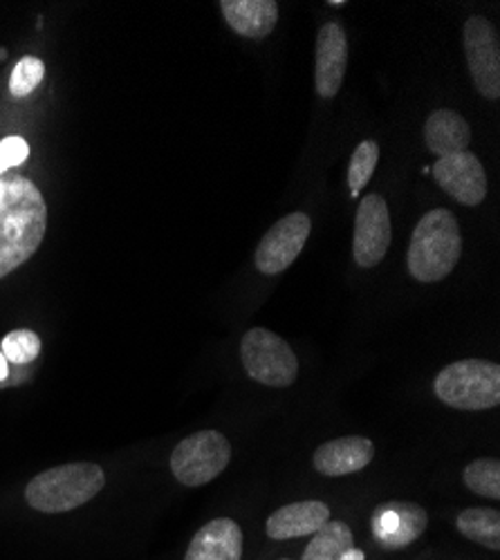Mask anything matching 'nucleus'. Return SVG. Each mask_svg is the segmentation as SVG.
<instances>
[{
  "instance_id": "f257e3e1",
  "label": "nucleus",
  "mask_w": 500,
  "mask_h": 560,
  "mask_svg": "<svg viewBox=\"0 0 500 560\" xmlns=\"http://www.w3.org/2000/svg\"><path fill=\"white\" fill-rule=\"evenodd\" d=\"M48 231V205L38 186L16 173L0 175V278L25 265Z\"/></svg>"
},
{
  "instance_id": "f03ea898",
  "label": "nucleus",
  "mask_w": 500,
  "mask_h": 560,
  "mask_svg": "<svg viewBox=\"0 0 500 560\" xmlns=\"http://www.w3.org/2000/svg\"><path fill=\"white\" fill-rule=\"evenodd\" d=\"M461 254L463 236L456 215L449 209H433L418 222L406 262L420 283H438L456 269Z\"/></svg>"
},
{
  "instance_id": "7ed1b4c3",
  "label": "nucleus",
  "mask_w": 500,
  "mask_h": 560,
  "mask_svg": "<svg viewBox=\"0 0 500 560\" xmlns=\"http://www.w3.org/2000/svg\"><path fill=\"white\" fill-rule=\"evenodd\" d=\"M106 485L100 464L72 462L48 469L30 480L25 500L40 513H66L93 500Z\"/></svg>"
},
{
  "instance_id": "20e7f679",
  "label": "nucleus",
  "mask_w": 500,
  "mask_h": 560,
  "mask_svg": "<svg viewBox=\"0 0 500 560\" xmlns=\"http://www.w3.org/2000/svg\"><path fill=\"white\" fill-rule=\"evenodd\" d=\"M438 399L456 410H487L500 404V365L485 359L456 361L438 372Z\"/></svg>"
},
{
  "instance_id": "39448f33",
  "label": "nucleus",
  "mask_w": 500,
  "mask_h": 560,
  "mask_svg": "<svg viewBox=\"0 0 500 560\" xmlns=\"http://www.w3.org/2000/svg\"><path fill=\"white\" fill-rule=\"evenodd\" d=\"M241 361L249 380L269 388H288L299 377V359L290 343L265 328L243 337Z\"/></svg>"
},
{
  "instance_id": "423d86ee",
  "label": "nucleus",
  "mask_w": 500,
  "mask_h": 560,
  "mask_svg": "<svg viewBox=\"0 0 500 560\" xmlns=\"http://www.w3.org/2000/svg\"><path fill=\"white\" fill-rule=\"evenodd\" d=\"M232 459V444L218 431H200L182 440L171 453V474L185 487H205Z\"/></svg>"
},
{
  "instance_id": "0eeeda50",
  "label": "nucleus",
  "mask_w": 500,
  "mask_h": 560,
  "mask_svg": "<svg viewBox=\"0 0 500 560\" xmlns=\"http://www.w3.org/2000/svg\"><path fill=\"white\" fill-rule=\"evenodd\" d=\"M465 55L476 90L485 100L500 97V38L498 30L482 16L467 19L463 27Z\"/></svg>"
},
{
  "instance_id": "6e6552de",
  "label": "nucleus",
  "mask_w": 500,
  "mask_h": 560,
  "mask_svg": "<svg viewBox=\"0 0 500 560\" xmlns=\"http://www.w3.org/2000/svg\"><path fill=\"white\" fill-rule=\"evenodd\" d=\"M393 226L388 205L380 194H369L361 198L354 218V241L352 254L359 267L371 269L380 265L391 247Z\"/></svg>"
},
{
  "instance_id": "1a4fd4ad",
  "label": "nucleus",
  "mask_w": 500,
  "mask_h": 560,
  "mask_svg": "<svg viewBox=\"0 0 500 560\" xmlns=\"http://www.w3.org/2000/svg\"><path fill=\"white\" fill-rule=\"evenodd\" d=\"M310 231L312 222L303 211H294L281 218L265 233L254 254L256 269L265 276H277L286 271L303 252Z\"/></svg>"
},
{
  "instance_id": "9d476101",
  "label": "nucleus",
  "mask_w": 500,
  "mask_h": 560,
  "mask_svg": "<svg viewBox=\"0 0 500 560\" xmlns=\"http://www.w3.org/2000/svg\"><path fill=\"white\" fill-rule=\"evenodd\" d=\"M429 525V513L425 506L406 500L382 502L371 518L373 538L384 549H404L414 545Z\"/></svg>"
},
{
  "instance_id": "9b49d317",
  "label": "nucleus",
  "mask_w": 500,
  "mask_h": 560,
  "mask_svg": "<svg viewBox=\"0 0 500 560\" xmlns=\"http://www.w3.org/2000/svg\"><path fill=\"white\" fill-rule=\"evenodd\" d=\"M431 168L442 191L461 205L478 207L487 198V173L474 153L463 151L438 158Z\"/></svg>"
},
{
  "instance_id": "f8f14e48",
  "label": "nucleus",
  "mask_w": 500,
  "mask_h": 560,
  "mask_svg": "<svg viewBox=\"0 0 500 560\" xmlns=\"http://www.w3.org/2000/svg\"><path fill=\"white\" fill-rule=\"evenodd\" d=\"M348 68V38L339 23H326L316 36V92L324 100L339 95Z\"/></svg>"
},
{
  "instance_id": "ddd939ff",
  "label": "nucleus",
  "mask_w": 500,
  "mask_h": 560,
  "mask_svg": "<svg viewBox=\"0 0 500 560\" xmlns=\"http://www.w3.org/2000/svg\"><path fill=\"white\" fill-rule=\"evenodd\" d=\"M375 457V444L369 438L361 435H348V438H337L319 448L314 451V469L322 476L328 478H339V476H350L359 474L361 469L373 462Z\"/></svg>"
},
{
  "instance_id": "4468645a",
  "label": "nucleus",
  "mask_w": 500,
  "mask_h": 560,
  "mask_svg": "<svg viewBox=\"0 0 500 560\" xmlns=\"http://www.w3.org/2000/svg\"><path fill=\"white\" fill-rule=\"evenodd\" d=\"M330 523V509L322 500H303L277 509L267 518V536L271 540H292L319 532Z\"/></svg>"
},
{
  "instance_id": "2eb2a0df",
  "label": "nucleus",
  "mask_w": 500,
  "mask_h": 560,
  "mask_svg": "<svg viewBox=\"0 0 500 560\" xmlns=\"http://www.w3.org/2000/svg\"><path fill=\"white\" fill-rule=\"evenodd\" d=\"M243 529L232 518H216L191 538L185 560H241Z\"/></svg>"
},
{
  "instance_id": "dca6fc26",
  "label": "nucleus",
  "mask_w": 500,
  "mask_h": 560,
  "mask_svg": "<svg viewBox=\"0 0 500 560\" xmlns=\"http://www.w3.org/2000/svg\"><path fill=\"white\" fill-rule=\"evenodd\" d=\"M222 16L236 34L265 38L277 27L279 5L275 0H220Z\"/></svg>"
},
{
  "instance_id": "f3484780",
  "label": "nucleus",
  "mask_w": 500,
  "mask_h": 560,
  "mask_svg": "<svg viewBox=\"0 0 500 560\" xmlns=\"http://www.w3.org/2000/svg\"><path fill=\"white\" fill-rule=\"evenodd\" d=\"M425 139L431 153H435L438 158H446L469 149L472 128L467 119L456 110H435L427 119Z\"/></svg>"
},
{
  "instance_id": "a211bd4d",
  "label": "nucleus",
  "mask_w": 500,
  "mask_h": 560,
  "mask_svg": "<svg viewBox=\"0 0 500 560\" xmlns=\"http://www.w3.org/2000/svg\"><path fill=\"white\" fill-rule=\"evenodd\" d=\"M354 547V536L346 523L330 521L312 534L301 560H341Z\"/></svg>"
},
{
  "instance_id": "6ab92c4d",
  "label": "nucleus",
  "mask_w": 500,
  "mask_h": 560,
  "mask_svg": "<svg viewBox=\"0 0 500 560\" xmlns=\"http://www.w3.org/2000/svg\"><path fill=\"white\" fill-rule=\"evenodd\" d=\"M458 532L482 547L500 549V513L498 509H485V506H472L458 513L456 518Z\"/></svg>"
},
{
  "instance_id": "aec40b11",
  "label": "nucleus",
  "mask_w": 500,
  "mask_h": 560,
  "mask_svg": "<svg viewBox=\"0 0 500 560\" xmlns=\"http://www.w3.org/2000/svg\"><path fill=\"white\" fill-rule=\"evenodd\" d=\"M377 162H380V144L375 139H363V142L354 149L348 166V186H350L352 198H359L363 186H367L369 179L373 177Z\"/></svg>"
},
{
  "instance_id": "412c9836",
  "label": "nucleus",
  "mask_w": 500,
  "mask_h": 560,
  "mask_svg": "<svg viewBox=\"0 0 500 560\" xmlns=\"http://www.w3.org/2000/svg\"><path fill=\"white\" fill-rule=\"evenodd\" d=\"M463 480L469 491L482 498L498 500L500 498V462L493 457L474 459L465 469Z\"/></svg>"
},
{
  "instance_id": "4be33fe9",
  "label": "nucleus",
  "mask_w": 500,
  "mask_h": 560,
  "mask_svg": "<svg viewBox=\"0 0 500 560\" xmlns=\"http://www.w3.org/2000/svg\"><path fill=\"white\" fill-rule=\"evenodd\" d=\"M45 74V66L40 59L36 57H23L10 77V95L14 100H23L30 97L32 92L38 88V83L43 81Z\"/></svg>"
},
{
  "instance_id": "5701e85b",
  "label": "nucleus",
  "mask_w": 500,
  "mask_h": 560,
  "mask_svg": "<svg viewBox=\"0 0 500 560\" xmlns=\"http://www.w3.org/2000/svg\"><path fill=\"white\" fill-rule=\"evenodd\" d=\"M0 348H3L0 352H3L8 363L27 365L40 354V339L32 330H14L3 339Z\"/></svg>"
},
{
  "instance_id": "b1692460",
  "label": "nucleus",
  "mask_w": 500,
  "mask_h": 560,
  "mask_svg": "<svg viewBox=\"0 0 500 560\" xmlns=\"http://www.w3.org/2000/svg\"><path fill=\"white\" fill-rule=\"evenodd\" d=\"M30 158V147L23 137H5L0 139V175L14 171Z\"/></svg>"
},
{
  "instance_id": "393cba45",
  "label": "nucleus",
  "mask_w": 500,
  "mask_h": 560,
  "mask_svg": "<svg viewBox=\"0 0 500 560\" xmlns=\"http://www.w3.org/2000/svg\"><path fill=\"white\" fill-rule=\"evenodd\" d=\"M341 560H367V553H363L361 549H357V547H352L350 551H346L344 553V558Z\"/></svg>"
},
{
  "instance_id": "a878e982",
  "label": "nucleus",
  "mask_w": 500,
  "mask_h": 560,
  "mask_svg": "<svg viewBox=\"0 0 500 560\" xmlns=\"http://www.w3.org/2000/svg\"><path fill=\"white\" fill-rule=\"evenodd\" d=\"M10 377V365H8V359L3 357V352H0V382H5Z\"/></svg>"
},
{
  "instance_id": "bb28decb",
  "label": "nucleus",
  "mask_w": 500,
  "mask_h": 560,
  "mask_svg": "<svg viewBox=\"0 0 500 560\" xmlns=\"http://www.w3.org/2000/svg\"><path fill=\"white\" fill-rule=\"evenodd\" d=\"M330 5H333V8H344L346 3H344V0H330Z\"/></svg>"
},
{
  "instance_id": "cd10ccee",
  "label": "nucleus",
  "mask_w": 500,
  "mask_h": 560,
  "mask_svg": "<svg viewBox=\"0 0 500 560\" xmlns=\"http://www.w3.org/2000/svg\"><path fill=\"white\" fill-rule=\"evenodd\" d=\"M5 59H8V50L0 48V61H5Z\"/></svg>"
},
{
  "instance_id": "c85d7f7f",
  "label": "nucleus",
  "mask_w": 500,
  "mask_h": 560,
  "mask_svg": "<svg viewBox=\"0 0 500 560\" xmlns=\"http://www.w3.org/2000/svg\"><path fill=\"white\" fill-rule=\"evenodd\" d=\"M281 560H290V558H281Z\"/></svg>"
}]
</instances>
